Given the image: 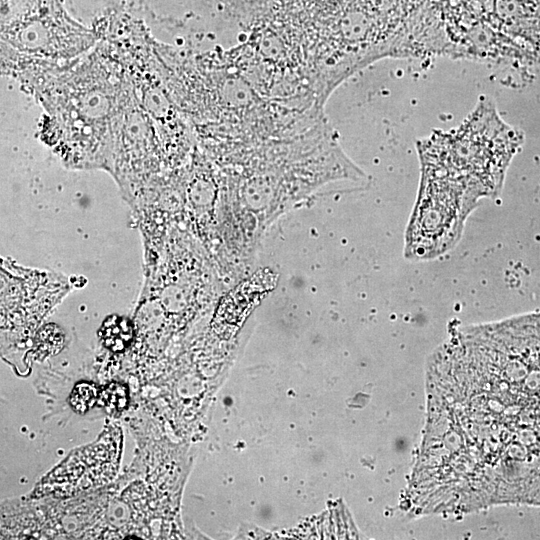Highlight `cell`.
Wrapping results in <instances>:
<instances>
[{"mask_svg":"<svg viewBox=\"0 0 540 540\" xmlns=\"http://www.w3.org/2000/svg\"><path fill=\"white\" fill-rule=\"evenodd\" d=\"M219 159L220 197L231 212L233 250L245 263L283 213L330 182L366 177L326 119L296 136L245 146Z\"/></svg>","mask_w":540,"mask_h":540,"instance_id":"cell-1","label":"cell"},{"mask_svg":"<svg viewBox=\"0 0 540 540\" xmlns=\"http://www.w3.org/2000/svg\"><path fill=\"white\" fill-rule=\"evenodd\" d=\"M491 126H479L477 112L469 123L454 134L426 141L420 147L422 167L452 177L480 196H496L505 170L520 141L513 131L502 125L491 133Z\"/></svg>","mask_w":540,"mask_h":540,"instance_id":"cell-2","label":"cell"},{"mask_svg":"<svg viewBox=\"0 0 540 540\" xmlns=\"http://www.w3.org/2000/svg\"><path fill=\"white\" fill-rule=\"evenodd\" d=\"M477 201L457 182L422 173L418 199L406 231L405 256L430 259L452 248Z\"/></svg>","mask_w":540,"mask_h":540,"instance_id":"cell-3","label":"cell"},{"mask_svg":"<svg viewBox=\"0 0 540 540\" xmlns=\"http://www.w3.org/2000/svg\"><path fill=\"white\" fill-rule=\"evenodd\" d=\"M121 432L109 427L95 443L75 451L39 484L38 495H70L110 481L117 473Z\"/></svg>","mask_w":540,"mask_h":540,"instance_id":"cell-4","label":"cell"},{"mask_svg":"<svg viewBox=\"0 0 540 540\" xmlns=\"http://www.w3.org/2000/svg\"><path fill=\"white\" fill-rule=\"evenodd\" d=\"M99 395L100 393L94 384L80 382L74 386L69 402L74 411L85 413L94 406Z\"/></svg>","mask_w":540,"mask_h":540,"instance_id":"cell-5","label":"cell"},{"mask_svg":"<svg viewBox=\"0 0 540 540\" xmlns=\"http://www.w3.org/2000/svg\"><path fill=\"white\" fill-rule=\"evenodd\" d=\"M131 335V328L125 321L109 322L104 328L106 344L113 350L123 349L130 341Z\"/></svg>","mask_w":540,"mask_h":540,"instance_id":"cell-6","label":"cell"},{"mask_svg":"<svg viewBox=\"0 0 540 540\" xmlns=\"http://www.w3.org/2000/svg\"><path fill=\"white\" fill-rule=\"evenodd\" d=\"M105 406L111 411H121L126 407L127 389L118 383H112L99 395Z\"/></svg>","mask_w":540,"mask_h":540,"instance_id":"cell-7","label":"cell"}]
</instances>
